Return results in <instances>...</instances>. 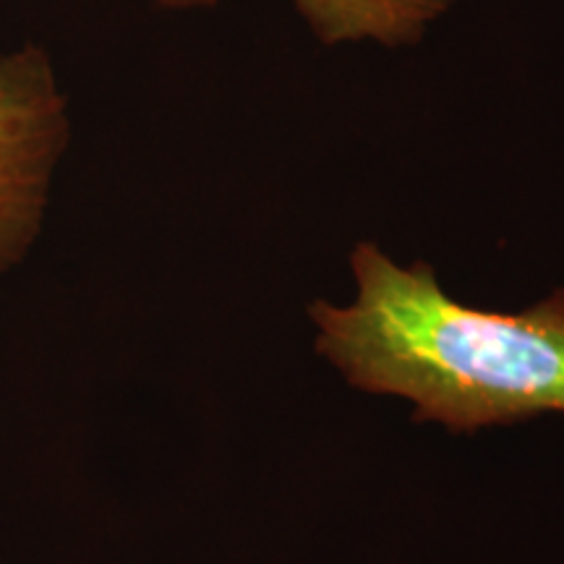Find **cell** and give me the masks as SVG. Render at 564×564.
Here are the masks:
<instances>
[{
    "instance_id": "6da1fadb",
    "label": "cell",
    "mask_w": 564,
    "mask_h": 564,
    "mask_svg": "<svg viewBox=\"0 0 564 564\" xmlns=\"http://www.w3.org/2000/svg\"><path fill=\"white\" fill-rule=\"evenodd\" d=\"M358 295L316 301V348L352 387L400 394L415 421L449 432L564 415V288L520 314L449 299L429 264L400 267L373 243L350 257Z\"/></svg>"
},
{
    "instance_id": "7a4b0ae2",
    "label": "cell",
    "mask_w": 564,
    "mask_h": 564,
    "mask_svg": "<svg viewBox=\"0 0 564 564\" xmlns=\"http://www.w3.org/2000/svg\"><path fill=\"white\" fill-rule=\"evenodd\" d=\"M66 137V100L45 53L0 58V278L37 238Z\"/></svg>"
},
{
    "instance_id": "3957f363",
    "label": "cell",
    "mask_w": 564,
    "mask_h": 564,
    "mask_svg": "<svg viewBox=\"0 0 564 564\" xmlns=\"http://www.w3.org/2000/svg\"><path fill=\"white\" fill-rule=\"evenodd\" d=\"M167 9L215 6L217 0H158ZM316 37L335 42L373 40L382 45H405L423 37L455 0H293Z\"/></svg>"
}]
</instances>
